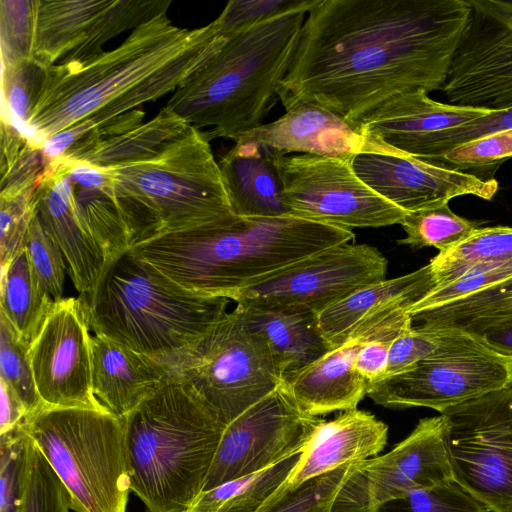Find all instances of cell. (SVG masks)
I'll list each match as a JSON object with an SVG mask.
<instances>
[{
    "label": "cell",
    "instance_id": "cell-1",
    "mask_svg": "<svg viewBox=\"0 0 512 512\" xmlns=\"http://www.w3.org/2000/svg\"><path fill=\"white\" fill-rule=\"evenodd\" d=\"M469 14L467 0H318L279 100L358 126L394 96L441 90Z\"/></svg>",
    "mask_w": 512,
    "mask_h": 512
},
{
    "label": "cell",
    "instance_id": "cell-2",
    "mask_svg": "<svg viewBox=\"0 0 512 512\" xmlns=\"http://www.w3.org/2000/svg\"><path fill=\"white\" fill-rule=\"evenodd\" d=\"M216 20L196 28L159 14L118 47L84 62L48 66L35 106L20 132L49 159L62 157L105 123L175 91L216 51Z\"/></svg>",
    "mask_w": 512,
    "mask_h": 512
},
{
    "label": "cell",
    "instance_id": "cell-3",
    "mask_svg": "<svg viewBox=\"0 0 512 512\" xmlns=\"http://www.w3.org/2000/svg\"><path fill=\"white\" fill-rule=\"evenodd\" d=\"M354 238L352 230L287 215L164 233L129 251L186 291L230 300L236 292Z\"/></svg>",
    "mask_w": 512,
    "mask_h": 512
},
{
    "label": "cell",
    "instance_id": "cell-4",
    "mask_svg": "<svg viewBox=\"0 0 512 512\" xmlns=\"http://www.w3.org/2000/svg\"><path fill=\"white\" fill-rule=\"evenodd\" d=\"M306 12L259 21L229 33L209 59L167 102L210 140L234 141L262 125L279 100L278 90L296 52ZM280 101V100H279Z\"/></svg>",
    "mask_w": 512,
    "mask_h": 512
},
{
    "label": "cell",
    "instance_id": "cell-5",
    "mask_svg": "<svg viewBox=\"0 0 512 512\" xmlns=\"http://www.w3.org/2000/svg\"><path fill=\"white\" fill-rule=\"evenodd\" d=\"M122 418L131 491L147 512H187L204 490L227 424L173 374Z\"/></svg>",
    "mask_w": 512,
    "mask_h": 512
},
{
    "label": "cell",
    "instance_id": "cell-6",
    "mask_svg": "<svg viewBox=\"0 0 512 512\" xmlns=\"http://www.w3.org/2000/svg\"><path fill=\"white\" fill-rule=\"evenodd\" d=\"M102 169L132 246L164 233L240 219L209 139L192 125L148 157Z\"/></svg>",
    "mask_w": 512,
    "mask_h": 512
},
{
    "label": "cell",
    "instance_id": "cell-7",
    "mask_svg": "<svg viewBox=\"0 0 512 512\" xmlns=\"http://www.w3.org/2000/svg\"><path fill=\"white\" fill-rule=\"evenodd\" d=\"M81 299L91 331L164 364L202 338L231 302L184 290L130 251Z\"/></svg>",
    "mask_w": 512,
    "mask_h": 512
},
{
    "label": "cell",
    "instance_id": "cell-8",
    "mask_svg": "<svg viewBox=\"0 0 512 512\" xmlns=\"http://www.w3.org/2000/svg\"><path fill=\"white\" fill-rule=\"evenodd\" d=\"M23 428L67 489L74 512H126L124 422L105 410L41 407Z\"/></svg>",
    "mask_w": 512,
    "mask_h": 512
},
{
    "label": "cell",
    "instance_id": "cell-9",
    "mask_svg": "<svg viewBox=\"0 0 512 512\" xmlns=\"http://www.w3.org/2000/svg\"><path fill=\"white\" fill-rule=\"evenodd\" d=\"M228 424L275 390L282 377L264 340L236 309L166 363Z\"/></svg>",
    "mask_w": 512,
    "mask_h": 512
},
{
    "label": "cell",
    "instance_id": "cell-10",
    "mask_svg": "<svg viewBox=\"0 0 512 512\" xmlns=\"http://www.w3.org/2000/svg\"><path fill=\"white\" fill-rule=\"evenodd\" d=\"M440 415L453 480L489 512H512V384Z\"/></svg>",
    "mask_w": 512,
    "mask_h": 512
},
{
    "label": "cell",
    "instance_id": "cell-11",
    "mask_svg": "<svg viewBox=\"0 0 512 512\" xmlns=\"http://www.w3.org/2000/svg\"><path fill=\"white\" fill-rule=\"evenodd\" d=\"M351 160L276 151L290 215L349 230L400 224L406 212L365 184Z\"/></svg>",
    "mask_w": 512,
    "mask_h": 512
},
{
    "label": "cell",
    "instance_id": "cell-12",
    "mask_svg": "<svg viewBox=\"0 0 512 512\" xmlns=\"http://www.w3.org/2000/svg\"><path fill=\"white\" fill-rule=\"evenodd\" d=\"M510 384L512 359L475 337L369 385L367 396L387 408L427 407L442 413Z\"/></svg>",
    "mask_w": 512,
    "mask_h": 512
},
{
    "label": "cell",
    "instance_id": "cell-13",
    "mask_svg": "<svg viewBox=\"0 0 512 512\" xmlns=\"http://www.w3.org/2000/svg\"><path fill=\"white\" fill-rule=\"evenodd\" d=\"M470 14L441 91L452 105L512 108V1L467 0Z\"/></svg>",
    "mask_w": 512,
    "mask_h": 512
},
{
    "label": "cell",
    "instance_id": "cell-14",
    "mask_svg": "<svg viewBox=\"0 0 512 512\" xmlns=\"http://www.w3.org/2000/svg\"><path fill=\"white\" fill-rule=\"evenodd\" d=\"M388 261L368 244L345 243L297 262L230 297L236 304L296 308L315 314L386 279Z\"/></svg>",
    "mask_w": 512,
    "mask_h": 512
},
{
    "label": "cell",
    "instance_id": "cell-15",
    "mask_svg": "<svg viewBox=\"0 0 512 512\" xmlns=\"http://www.w3.org/2000/svg\"><path fill=\"white\" fill-rule=\"evenodd\" d=\"M442 416L421 419L388 453L356 462L330 512H374L410 492L453 480Z\"/></svg>",
    "mask_w": 512,
    "mask_h": 512
},
{
    "label": "cell",
    "instance_id": "cell-16",
    "mask_svg": "<svg viewBox=\"0 0 512 512\" xmlns=\"http://www.w3.org/2000/svg\"><path fill=\"white\" fill-rule=\"evenodd\" d=\"M320 420L301 413L280 383L227 424L203 491L261 471L303 449Z\"/></svg>",
    "mask_w": 512,
    "mask_h": 512
},
{
    "label": "cell",
    "instance_id": "cell-17",
    "mask_svg": "<svg viewBox=\"0 0 512 512\" xmlns=\"http://www.w3.org/2000/svg\"><path fill=\"white\" fill-rule=\"evenodd\" d=\"M90 337L81 297L54 302L28 347L43 406L107 411L92 390Z\"/></svg>",
    "mask_w": 512,
    "mask_h": 512
},
{
    "label": "cell",
    "instance_id": "cell-18",
    "mask_svg": "<svg viewBox=\"0 0 512 512\" xmlns=\"http://www.w3.org/2000/svg\"><path fill=\"white\" fill-rule=\"evenodd\" d=\"M351 164L365 184L406 213L448 203L462 195L490 200L498 190L493 177L482 178L412 156L361 152Z\"/></svg>",
    "mask_w": 512,
    "mask_h": 512
},
{
    "label": "cell",
    "instance_id": "cell-19",
    "mask_svg": "<svg viewBox=\"0 0 512 512\" xmlns=\"http://www.w3.org/2000/svg\"><path fill=\"white\" fill-rule=\"evenodd\" d=\"M34 203L42 227L64 257L75 288L85 295L91 293L108 261L77 213L72 181L63 159L49 160L34 191Z\"/></svg>",
    "mask_w": 512,
    "mask_h": 512
},
{
    "label": "cell",
    "instance_id": "cell-20",
    "mask_svg": "<svg viewBox=\"0 0 512 512\" xmlns=\"http://www.w3.org/2000/svg\"><path fill=\"white\" fill-rule=\"evenodd\" d=\"M234 142L256 143L284 154L344 159H352L361 152L382 153L362 136L358 126L305 102L289 107L277 120L239 135Z\"/></svg>",
    "mask_w": 512,
    "mask_h": 512
},
{
    "label": "cell",
    "instance_id": "cell-21",
    "mask_svg": "<svg viewBox=\"0 0 512 512\" xmlns=\"http://www.w3.org/2000/svg\"><path fill=\"white\" fill-rule=\"evenodd\" d=\"M491 112L441 103L417 90L386 100L360 120L358 129L382 153L410 156L409 151L424 137Z\"/></svg>",
    "mask_w": 512,
    "mask_h": 512
},
{
    "label": "cell",
    "instance_id": "cell-22",
    "mask_svg": "<svg viewBox=\"0 0 512 512\" xmlns=\"http://www.w3.org/2000/svg\"><path fill=\"white\" fill-rule=\"evenodd\" d=\"M369 338H373L369 332H357L341 346L282 378L281 385L301 413L319 417L357 408L367 396L369 383L356 371L354 359Z\"/></svg>",
    "mask_w": 512,
    "mask_h": 512
},
{
    "label": "cell",
    "instance_id": "cell-23",
    "mask_svg": "<svg viewBox=\"0 0 512 512\" xmlns=\"http://www.w3.org/2000/svg\"><path fill=\"white\" fill-rule=\"evenodd\" d=\"M387 435L384 422L357 408L344 411L331 421L321 419L281 488L294 487L343 465L376 456L386 445Z\"/></svg>",
    "mask_w": 512,
    "mask_h": 512
},
{
    "label": "cell",
    "instance_id": "cell-24",
    "mask_svg": "<svg viewBox=\"0 0 512 512\" xmlns=\"http://www.w3.org/2000/svg\"><path fill=\"white\" fill-rule=\"evenodd\" d=\"M92 390L110 413L124 417L170 377L161 361L101 334L90 337Z\"/></svg>",
    "mask_w": 512,
    "mask_h": 512
},
{
    "label": "cell",
    "instance_id": "cell-25",
    "mask_svg": "<svg viewBox=\"0 0 512 512\" xmlns=\"http://www.w3.org/2000/svg\"><path fill=\"white\" fill-rule=\"evenodd\" d=\"M436 287L430 264L403 276L363 287L316 314L330 349L344 344L363 324L400 309H409Z\"/></svg>",
    "mask_w": 512,
    "mask_h": 512
},
{
    "label": "cell",
    "instance_id": "cell-26",
    "mask_svg": "<svg viewBox=\"0 0 512 512\" xmlns=\"http://www.w3.org/2000/svg\"><path fill=\"white\" fill-rule=\"evenodd\" d=\"M234 212L240 218L290 215L276 164V151L236 142L218 162Z\"/></svg>",
    "mask_w": 512,
    "mask_h": 512
},
{
    "label": "cell",
    "instance_id": "cell-27",
    "mask_svg": "<svg viewBox=\"0 0 512 512\" xmlns=\"http://www.w3.org/2000/svg\"><path fill=\"white\" fill-rule=\"evenodd\" d=\"M235 309L247 326L264 340L282 378L330 350L314 312L253 304H237Z\"/></svg>",
    "mask_w": 512,
    "mask_h": 512
},
{
    "label": "cell",
    "instance_id": "cell-28",
    "mask_svg": "<svg viewBox=\"0 0 512 512\" xmlns=\"http://www.w3.org/2000/svg\"><path fill=\"white\" fill-rule=\"evenodd\" d=\"M111 0H35L31 58L48 67L79 46Z\"/></svg>",
    "mask_w": 512,
    "mask_h": 512
},
{
    "label": "cell",
    "instance_id": "cell-29",
    "mask_svg": "<svg viewBox=\"0 0 512 512\" xmlns=\"http://www.w3.org/2000/svg\"><path fill=\"white\" fill-rule=\"evenodd\" d=\"M188 126L166 105L151 120L121 134L83 144L62 157L101 168L135 162L155 153Z\"/></svg>",
    "mask_w": 512,
    "mask_h": 512
},
{
    "label": "cell",
    "instance_id": "cell-30",
    "mask_svg": "<svg viewBox=\"0 0 512 512\" xmlns=\"http://www.w3.org/2000/svg\"><path fill=\"white\" fill-rule=\"evenodd\" d=\"M302 451L261 471L203 491L187 512H258L287 481Z\"/></svg>",
    "mask_w": 512,
    "mask_h": 512
},
{
    "label": "cell",
    "instance_id": "cell-31",
    "mask_svg": "<svg viewBox=\"0 0 512 512\" xmlns=\"http://www.w3.org/2000/svg\"><path fill=\"white\" fill-rule=\"evenodd\" d=\"M53 304L39 289L23 248L1 269L0 315L29 345Z\"/></svg>",
    "mask_w": 512,
    "mask_h": 512
},
{
    "label": "cell",
    "instance_id": "cell-32",
    "mask_svg": "<svg viewBox=\"0 0 512 512\" xmlns=\"http://www.w3.org/2000/svg\"><path fill=\"white\" fill-rule=\"evenodd\" d=\"M512 313V277L449 303L411 314L423 328H455L466 333Z\"/></svg>",
    "mask_w": 512,
    "mask_h": 512
},
{
    "label": "cell",
    "instance_id": "cell-33",
    "mask_svg": "<svg viewBox=\"0 0 512 512\" xmlns=\"http://www.w3.org/2000/svg\"><path fill=\"white\" fill-rule=\"evenodd\" d=\"M70 178L77 213L103 249L109 264L132 247L130 231L115 201L111 185L84 186Z\"/></svg>",
    "mask_w": 512,
    "mask_h": 512
},
{
    "label": "cell",
    "instance_id": "cell-34",
    "mask_svg": "<svg viewBox=\"0 0 512 512\" xmlns=\"http://www.w3.org/2000/svg\"><path fill=\"white\" fill-rule=\"evenodd\" d=\"M486 263L512 265L511 227L478 228L463 242L439 252L429 262L435 288L449 284L474 265Z\"/></svg>",
    "mask_w": 512,
    "mask_h": 512
},
{
    "label": "cell",
    "instance_id": "cell-35",
    "mask_svg": "<svg viewBox=\"0 0 512 512\" xmlns=\"http://www.w3.org/2000/svg\"><path fill=\"white\" fill-rule=\"evenodd\" d=\"M171 2L160 0H111L90 26L83 42L58 63L84 62L101 53L111 38L134 30L153 17L166 13Z\"/></svg>",
    "mask_w": 512,
    "mask_h": 512
},
{
    "label": "cell",
    "instance_id": "cell-36",
    "mask_svg": "<svg viewBox=\"0 0 512 512\" xmlns=\"http://www.w3.org/2000/svg\"><path fill=\"white\" fill-rule=\"evenodd\" d=\"M400 225L406 236L399 244L414 249L435 247L446 252L467 239L479 227L456 215L448 203L427 207L404 215Z\"/></svg>",
    "mask_w": 512,
    "mask_h": 512
},
{
    "label": "cell",
    "instance_id": "cell-37",
    "mask_svg": "<svg viewBox=\"0 0 512 512\" xmlns=\"http://www.w3.org/2000/svg\"><path fill=\"white\" fill-rule=\"evenodd\" d=\"M0 197H11L34 190L49 159L12 124L1 119Z\"/></svg>",
    "mask_w": 512,
    "mask_h": 512
},
{
    "label": "cell",
    "instance_id": "cell-38",
    "mask_svg": "<svg viewBox=\"0 0 512 512\" xmlns=\"http://www.w3.org/2000/svg\"><path fill=\"white\" fill-rule=\"evenodd\" d=\"M474 338L455 328H423L412 324L393 340L384 378L403 372L422 360L465 345Z\"/></svg>",
    "mask_w": 512,
    "mask_h": 512
},
{
    "label": "cell",
    "instance_id": "cell-39",
    "mask_svg": "<svg viewBox=\"0 0 512 512\" xmlns=\"http://www.w3.org/2000/svg\"><path fill=\"white\" fill-rule=\"evenodd\" d=\"M46 68L33 59L2 64L1 119L12 124L19 132L37 102Z\"/></svg>",
    "mask_w": 512,
    "mask_h": 512
},
{
    "label": "cell",
    "instance_id": "cell-40",
    "mask_svg": "<svg viewBox=\"0 0 512 512\" xmlns=\"http://www.w3.org/2000/svg\"><path fill=\"white\" fill-rule=\"evenodd\" d=\"M355 463L343 465L294 487L280 488L258 512H330L338 490Z\"/></svg>",
    "mask_w": 512,
    "mask_h": 512
},
{
    "label": "cell",
    "instance_id": "cell-41",
    "mask_svg": "<svg viewBox=\"0 0 512 512\" xmlns=\"http://www.w3.org/2000/svg\"><path fill=\"white\" fill-rule=\"evenodd\" d=\"M31 439L23 423L0 435V512H20L28 478Z\"/></svg>",
    "mask_w": 512,
    "mask_h": 512
},
{
    "label": "cell",
    "instance_id": "cell-42",
    "mask_svg": "<svg viewBox=\"0 0 512 512\" xmlns=\"http://www.w3.org/2000/svg\"><path fill=\"white\" fill-rule=\"evenodd\" d=\"M24 249L42 293L54 302L63 299L66 263L60 249L42 227L36 210L26 233Z\"/></svg>",
    "mask_w": 512,
    "mask_h": 512
},
{
    "label": "cell",
    "instance_id": "cell-43",
    "mask_svg": "<svg viewBox=\"0 0 512 512\" xmlns=\"http://www.w3.org/2000/svg\"><path fill=\"white\" fill-rule=\"evenodd\" d=\"M508 129H512V108L492 111L484 117L424 137L408 155L433 162L455 147Z\"/></svg>",
    "mask_w": 512,
    "mask_h": 512
},
{
    "label": "cell",
    "instance_id": "cell-44",
    "mask_svg": "<svg viewBox=\"0 0 512 512\" xmlns=\"http://www.w3.org/2000/svg\"><path fill=\"white\" fill-rule=\"evenodd\" d=\"M28 347L0 315V379L10 385L31 415L43 404L35 386Z\"/></svg>",
    "mask_w": 512,
    "mask_h": 512
},
{
    "label": "cell",
    "instance_id": "cell-45",
    "mask_svg": "<svg viewBox=\"0 0 512 512\" xmlns=\"http://www.w3.org/2000/svg\"><path fill=\"white\" fill-rule=\"evenodd\" d=\"M374 512H489V510L455 480H452L389 500Z\"/></svg>",
    "mask_w": 512,
    "mask_h": 512
},
{
    "label": "cell",
    "instance_id": "cell-46",
    "mask_svg": "<svg viewBox=\"0 0 512 512\" xmlns=\"http://www.w3.org/2000/svg\"><path fill=\"white\" fill-rule=\"evenodd\" d=\"M68 510H71V500L67 489L31 440L28 478L20 512Z\"/></svg>",
    "mask_w": 512,
    "mask_h": 512
},
{
    "label": "cell",
    "instance_id": "cell-47",
    "mask_svg": "<svg viewBox=\"0 0 512 512\" xmlns=\"http://www.w3.org/2000/svg\"><path fill=\"white\" fill-rule=\"evenodd\" d=\"M1 63L31 58L35 0H1Z\"/></svg>",
    "mask_w": 512,
    "mask_h": 512
},
{
    "label": "cell",
    "instance_id": "cell-48",
    "mask_svg": "<svg viewBox=\"0 0 512 512\" xmlns=\"http://www.w3.org/2000/svg\"><path fill=\"white\" fill-rule=\"evenodd\" d=\"M512 156V129L501 131L451 149L433 164L460 170L497 167Z\"/></svg>",
    "mask_w": 512,
    "mask_h": 512
},
{
    "label": "cell",
    "instance_id": "cell-49",
    "mask_svg": "<svg viewBox=\"0 0 512 512\" xmlns=\"http://www.w3.org/2000/svg\"><path fill=\"white\" fill-rule=\"evenodd\" d=\"M509 277H512V265L510 264L486 263L474 265L449 284L433 289L423 299L414 304L409 313L411 315L449 303Z\"/></svg>",
    "mask_w": 512,
    "mask_h": 512
},
{
    "label": "cell",
    "instance_id": "cell-50",
    "mask_svg": "<svg viewBox=\"0 0 512 512\" xmlns=\"http://www.w3.org/2000/svg\"><path fill=\"white\" fill-rule=\"evenodd\" d=\"M35 189L16 196L0 197L1 269L24 248L26 233L35 214Z\"/></svg>",
    "mask_w": 512,
    "mask_h": 512
},
{
    "label": "cell",
    "instance_id": "cell-51",
    "mask_svg": "<svg viewBox=\"0 0 512 512\" xmlns=\"http://www.w3.org/2000/svg\"><path fill=\"white\" fill-rule=\"evenodd\" d=\"M318 0H231L216 18L222 33L292 12L308 13Z\"/></svg>",
    "mask_w": 512,
    "mask_h": 512
},
{
    "label": "cell",
    "instance_id": "cell-52",
    "mask_svg": "<svg viewBox=\"0 0 512 512\" xmlns=\"http://www.w3.org/2000/svg\"><path fill=\"white\" fill-rule=\"evenodd\" d=\"M395 337L369 338L358 348L354 367L369 385L385 377L389 350Z\"/></svg>",
    "mask_w": 512,
    "mask_h": 512
},
{
    "label": "cell",
    "instance_id": "cell-53",
    "mask_svg": "<svg viewBox=\"0 0 512 512\" xmlns=\"http://www.w3.org/2000/svg\"><path fill=\"white\" fill-rule=\"evenodd\" d=\"M468 334L494 353L512 359V313L495 318Z\"/></svg>",
    "mask_w": 512,
    "mask_h": 512
},
{
    "label": "cell",
    "instance_id": "cell-54",
    "mask_svg": "<svg viewBox=\"0 0 512 512\" xmlns=\"http://www.w3.org/2000/svg\"><path fill=\"white\" fill-rule=\"evenodd\" d=\"M1 385V419L0 435H4L20 426L29 416V412L15 393V391L4 380L0 379Z\"/></svg>",
    "mask_w": 512,
    "mask_h": 512
},
{
    "label": "cell",
    "instance_id": "cell-55",
    "mask_svg": "<svg viewBox=\"0 0 512 512\" xmlns=\"http://www.w3.org/2000/svg\"><path fill=\"white\" fill-rule=\"evenodd\" d=\"M66 512H70V510L66 511Z\"/></svg>",
    "mask_w": 512,
    "mask_h": 512
}]
</instances>
